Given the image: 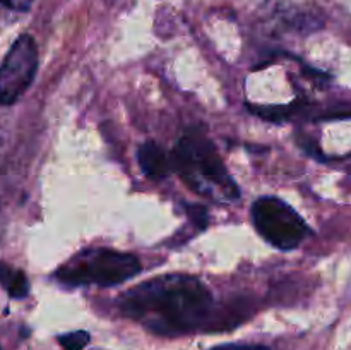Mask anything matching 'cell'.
<instances>
[{
  "label": "cell",
  "instance_id": "1",
  "mask_svg": "<svg viewBox=\"0 0 351 350\" xmlns=\"http://www.w3.org/2000/svg\"><path fill=\"white\" fill-rule=\"evenodd\" d=\"M125 314L147 319L158 331H185L211 314L213 295L191 275H167L141 283L122 299Z\"/></svg>",
  "mask_w": 351,
  "mask_h": 350
},
{
  "label": "cell",
  "instance_id": "2",
  "mask_svg": "<svg viewBox=\"0 0 351 350\" xmlns=\"http://www.w3.org/2000/svg\"><path fill=\"white\" fill-rule=\"evenodd\" d=\"M171 163L189 187L213 199L233 201L239 185L226 170L215 144L201 130H187L171 154Z\"/></svg>",
  "mask_w": 351,
  "mask_h": 350
},
{
  "label": "cell",
  "instance_id": "3",
  "mask_svg": "<svg viewBox=\"0 0 351 350\" xmlns=\"http://www.w3.org/2000/svg\"><path fill=\"white\" fill-rule=\"evenodd\" d=\"M141 268L143 264L134 254L106 247H91L62 264L55 277L67 285L113 287L136 277Z\"/></svg>",
  "mask_w": 351,
  "mask_h": 350
},
{
  "label": "cell",
  "instance_id": "4",
  "mask_svg": "<svg viewBox=\"0 0 351 350\" xmlns=\"http://www.w3.org/2000/svg\"><path fill=\"white\" fill-rule=\"evenodd\" d=\"M252 220L257 232L278 249H295L311 235L305 220L288 202L273 196H264L254 202Z\"/></svg>",
  "mask_w": 351,
  "mask_h": 350
},
{
  "label": "cell",
  "instance_id": "5",
  "mask_svg": "<svg viewBox=\"0 0 351 350\" xmlns=\"http://www.w3.org/2000/svg\"><path fill=\"white\" fill-rule=\"evenodd\" d=\"M38 71V47L29 34H21L0 65V105H12L26 93Z\"/></svg>",
  "mask_w": 351,
  "mask_h": 350
},
{
  "label": "cell",
  "instance_id": "6",
  "mask_svg": "<svg viewBox=\"0 0 351 350\" xmlns=\"http://www.w3.org/2000/svg\"><path fill=\"white\" fill-rule=\"evenodd\" d=\"M137 160H139L141 168H143L144 174L147 175L153 180H163L168 177L171 167V160L168 158V154L165 153L163 148L160 144L153 143V141H147L137 151Z\"/></svg>",
  "mask_w": 351,
  "mask_h": 350
},
{
  "label": "cell",
  "instance_id": "7",
  "mask_svg": "<svg viewBox=\"0 0 351 350\" xmlns=\"http://www.w3.org/2000/svg\"><path fill=\"white\" fill-rule=\"evenodd\" d=\"M0 283L14 299H24L29 294V281L26 275L21 270H14L5 263H0Z\"/></svg>",
  "mask_w": 351,
  "mask_h": 350
},
{
  "label": "cell",
  "instance_id": "8",
  "mask_svg": "<svg viewBox=\"0 0 351 350\" xmlns=\"http://www.w3.org/2000/svg\"><path fill=\"white\" fill-rule=\"evenodd\" d=\"M298 103H291V105H276V106H257L252 103H247V108L254 113V115L261 117L269 122H285L290 119L298 108Z\"/></svg>",
  "mask_w": 351,
  "mask_h": 350
},
{
  "label": "cell",
  "instance_id": "9",
  "mask_svg": "<svg viewBox=\"0 0 351 350\" xmlns=\"http://www.w3.org/2000/svg\"><path fill=\"white\" fill-rule=\"evenodd\" d=\"M60 345L64 350H82L89 343V333L88 331H72L67 335H62L58 338Z\"/></svg>",
  "mask_w": 351,
  "mask_h": 350
},
{
  "label": "cell",
  "instance_id": "10",
  "mask_svg": "<svg viewBox=\"0 0 351 350\" xmlns=\"http://www.w3.org/2000/svg\"><path fill=\"white\" fill-rule=\"evenodd\" d=\"M189 216L192 218V222L199 226V229H206L208 226V211H206L204 206L199 205H191L187 206Z\"/></svg>",
  "mask_w": 351,
  "mask_h": 350
},
{
  "label": "cell",
  "instance_id": "11",
  "mask_svg": "<svg viewBox=\"0 0 351 350\" xmlns=\"http://www.w3.org/2000/svg\"><path fill=\"white\" fill-rule=\"evenodd\" d=\"M34 0H0L3 7L10 10H19V12H26L31 5H33Z\"/></svg>",
  "mask_w": 351,
  "mask_h": 350
},
{
  "label": "cell",
  "instance_id": "12",
  "mask_svg": "<svg viewBox=\"0 0 351 350\" xmlns=\"http://www.w3.org/2000/svg\"><path fill=\"white\" fill-rule=\"evenodd\" d=\"M211 350H269V349H266V347H259V345H219Z\"/></svg>",
  "mask_w": 351,
  "mask_h": 350
},
{
  "label": "cell",
  "instance_id": "13",
  "mask_svg": "<svg viewBox=\"0 0 351 350\" xmlns=\"http://www.w3.org/2000/svg\"><path fill=\"white\" fill-rule=\"evenodd\" d=\"M0 350H2V349H0Z\"/></svg>",
  "mask_w": 351,
  "mask_h": 350
}]
</instances>
